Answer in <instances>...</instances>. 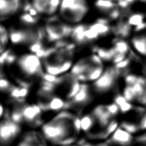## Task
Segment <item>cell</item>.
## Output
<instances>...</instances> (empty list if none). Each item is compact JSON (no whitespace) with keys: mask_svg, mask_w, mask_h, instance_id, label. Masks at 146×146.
I'll return each instance as SVG.
<instances>
[{"mask_svg":"<svg viewBox=\"0 0 146 146\" xmlns=\"http://www.w3.org/2000/svg\"><path fill=\"white\" fill-rule=\"evenodd\" d=\"M85 0H62L60 10L65 19L76 23L82 20L87 12Z\"/></svg>","mask_w":146,"mask_h":146,"instance_id":"1","label":"cell"},{"mask_svg":"<svg viewBox=\"0 0 146 146\" xmlns=\"http://www.w3.org/2000/svg\"><path fill=\"white\" fill-rule=\"evenodd\" d=\"M72 28L57 20H52L46 25V33L49 41L59 40L72 34Z\"/></svg>","mask_w":146,"mask_h":146,"instance_id":"2","label":"cell"},{"mask_svg":"<svg viewBox=\"0 0 146 146\" xmlns=\"http://www.w3.org/2000/svg\"><path fill=\"white\" fill-rule=\"evenodd\" d=\"M19 65L27 75H40L42 76L40 60L36 54H27L21 57L19 60Z\"/></svg>","mask_w":146,"mask_h":146,"instance_id":"3","label":"cell"},{"mask_svg":"<svg viewBox=\"0 0 146 146\" xmlns=\"http://www.w3.org/2000/svg\"><path fill=\"white\" fill-rule=\"evenodd\" d=\"M119 74V70L116 68L106 70L94 83L96 90L99 92H103L110 89L113 87L115 79Z\"/></svg>","mask_w":146,"mask_h":146,"instance_id":"4","label":"cell"},{"mask_svg":"<svg viewBox=\"0 0 146 146\" xmlns=\"http://www.w3.org/2000/svg\"><path fill=\"white\" fill-rule=\"evenodd\" d=\"M62 0H32V6L40 14H53L60 9Z\"/></svg>","mask_w":146,"mask_h":146,"instance_id":"5","label":"cell"},{"mask_svg":"<svg viewBox=\"0 0 146 146\" xmlns=\"http://www.w3.org/2000/svg\"><path fill=\"white\" fill-rule=\"evenodd\" d=\"M20 128L18 124L11 120H6L1 124V141L2 144L9 142L19 132Z\"/></svg>","mask_w":146,"mask_h":146,"instance_id":"6","label":"cell"},{"mask_svg":"<svg viewBox=\"0 0 146 146\" xmlns=\"http://www.w3.org/2000/svg\"><path fill=\"white\" fill-rule=\"evenodd\" d=\"M21 0H0V12L1 17L14 14L19 9Z\"/></svg>","mask_w":146,"mask_h":146,"instance_id":"7","label":"cell"},{"mask_svg":"<svg viewBox=\"0 0 146 146\" xmlns=\"http://www.w3.org/2000/svg\"><path fill=\"white\" fill-rule=\"evenodd\" d=\"M133 137L130 133L124 129H118L113 133L111 141L122 145H128L133 142Z\"/></svg>","mask_w":146,"mask_h":146,"instance_id":"8","label":"cell"},{"mask_svg":"<svg viewBox=\"0 0 146 146\" xmlns=\"http://www.w3.org/2000/svg\"><path fill=\"white\" fill-rule=\"evenodd\" d=\"M132 44L138 53L146 57V31L134 36L132 39Z\"/></svg>","mask_w":146,"mask_h":146,"instance_id":"9","label":"cell"},{"mask_svg":"<svg viewBox=\"0 0 146 146\" xmlns=\"http://www.w3.org/2000/svg\"><path fill=\"white\" fill-rule=\"evenodd\" d=\"M90 99L89 92H88V87L86 85H81V88L79 92L74 98H72L71 103L76 105H82L88 102Z\"/></svg>","mask_w":146,"mask_h":146,"instance_id":"10","label":"cell"},{"mask_svg":"<svg viewBox=\"0 0 146 146\" xmlns=\"http://www.w3.org/2000/svg\"><path fill=\"white\" fill-rule=\"evenodd\" d=\"M23 115L24 119L26 121L32 122L35 124V122L38 120V117L39 116L35 110L33 106H27L23 107Z\"/></svg>","mask_w":146,"mask_h":146,"instance_id":"11","label":"cell"},{"mask_svg":"<svg viewBox=\"0 0 146 146\" xmlns=\"http://www.w3.org/2000/svg\"><path fill=\"white\" fill-rule=\"evenodd\" d=\"M86 28H87L83 27V26H78L72 30V35L75 40L78 42L82 43L87 40L85 35Z\"/></svg>","mask_w":146,"mask_h":146,"instance_id":"12","label":"cell"},{"mask_svg":"<svg viewBox=\"0 0 146 146\" xmlns=\"http://www.w3.org/2000/svg\"><path fill=\"white\" fill-rule=\"evenodd\" d=\"M96 5L98 9L105 12L113 11L114 8V3L111 0H98Z\"/></svg>","mask_w":146,"mask_h":146,"instance_id":"13","label":"cell"},{"mask_svg":"<svg viewBox=\"0 0 146 146\" xmlns=\"http://www.w3.org/2000/svg\"><path fill=\"white\" fill-rule=\"evenodd\" d=\"M90 27L94 30L99 35H105L106 33H107L109 31L108 26L103 22L96 23L93 25L90 26Z\"/></svg>","mask_w":146,"mask_h":146,"instance_id":"14","label":"cell"},{"mask_svg":"<svg viewBox=\"0 0 146 146\" xmlns=\"http://www.w3.org/2000/svg\"><path fill=\"white\" fill-rule=\"evenodd\" d=\"M94 117L91 115H85L82 119V129L88 131L92 128L94 124Z\"/></svg>","mask_w":146,"mask_h":146,"instance_id":"15","label":"cell"},{"mask_svg":"<svg viewBox=\"0 0 146 146\" xmlns=\"http://www.w3.org/2000/svg\"><path fill=\"white\" fill-rule=\"evenodd\" d=\"M144 23V15L141 14H135L131 15L128 19V25L137 27Z\"/></svg>","mask_w":146,"mask_h":146,"instance_id":"16","label":"cell"},{"mask_svg":"<svg viewBox=\"0 0 146 146\" xmlns=\"http://www.w3.org/2000/svg\"><path fill=\"white\" fill-rule=\"evenodd\" d=\"M113 49H115L117 54L119 53L126 54L129 51V48L127 43L122 40L117 41L115 43V45Z\"/></svg>","mask_w":146,"mask_h":146,"instance_id":"17","label":"cell"},{"mask_svg":"<svg viewBox=\"0 0 146 146\" xmlns=\"http://www.w3.org/2000/svg\"><path fill=\"white\" fill-rule=\"evenodd\" d=\"M117 126H118V123L115 121H112L110 123H109L105 131L102 133H101V137L103 138H105L108 137L109 135L113 133H114L117 130Z\"/></svg>","mask_w":146,"mask_h":146,"instance_id":"18","label":"cell"},{"mask_svg":"<svg viewBox=\"0 0 146 146\" xmlns=\"http://www.w3.org/2000/svg\"><path fill=\"white\" fill-rule=\"evenodd\" d=\"M122 127L123 129L126 130L127 132L130 133H135L139 131V127L138 125L134 123H129V122H124L122 124Z\"/></svg>","mask_w":146,"mask_h":146,"instance_id":"19","label":"cell"},{"mask_svg":"<svg viewBox=\"0 0 146 146\" xmlns=\"http://www.w3.org/2000/svg\"><path fill=\"white\" fill-rule=\"evenodd\" d=\"M21 21L26 25H32L36 22V19L35 16L30 14V13H26L21 17Z\"/></svg>","mask_w":146,"mask_h":146,"instance_id":"20","label":"cell"},{"mask_svg":"<svg viewBox=\"0 0 146 146\" xmlns=\"http://www.w3.org/2000/svg\"><path fill=\"white\" fill-rule=\"evenodd\" d=\"M0 41H1V52L2 53L4 46L8 42L7 32L3 26L1 27V38H0Z\"/></svg>","mask_w":146,"mask_h":146,"instance_id":"21","label":"cell"},{"mask_svg":"<svg viewBox=\"0 0 146 146\" xmlns=\"http://www.w3.org/2000/svg\"><path fill=\"white\" fill-rule=\"evenodd\" d=\"M85 35V37H86V39H87V40H92L94 39H96V38H98V36H100L90 27L86 28Z\"/></svg>","mask_w":146,"mask_h":146,"instance_id":"22","label":"cell"},{"mask_svg":"<svg viewBox=\"0 0 146 146\" xmlns=\"http://www.w3.org/2000/svg\"><path fill=\"white\" fill-rule=\"evenodd\" d=\"M106 108H107L108 111L111 116L115 115L118 113L119 111L120 110L119 106L117 105L115 103L111 104V105H108L106 106Z\"/></svg>","mask_w":146,"mask_h":146,"instance_id":"23","label":"cell"},{"mask_svg":"<svg viewBox=\"0 0 146 146\" xmlns=\"http://www.w3.org/2000/svg\"><path fill=\"white\" fill-rule=\"evenodd\" d=\"M43 48L42 44V41H38L36 42L33 43L30 45V50L32 52V53H36Z\"/></svg>","mask_w":146,"mask_h":146,"instance_id":"24","label":"cell"},{"mask_svg":"<svg viewBox=\"0 0 146 146\" xmlns=\"http://www.w3.org/2000/svg\"><path fill=\"white\" fill-rule=\"evenodd\" d=\"M12 86L10 85V83L8 82L6 79H4L3 78L1 77V82H0V88L2 91H9L11 88Z\"/></svg>","mask_w":146,"mask_h":146,"instance_id":"25","label":"cell"},{"mask_svg":"<svg viewBox=\"0 0 146 146\" xmlns=\"http://www.w3.org/2000/svg\"><path fill=\"white\" fill-rule=\"evenodd\" d=\"M119 108H120V110H121L122 112H123V113H126V112L129 111L131 110V109L133 108V105L129 102V101H126V102L124 103L123 105L120 106Z\"/></svg>","mask_w":146,"mask_h":146,"instance_id":"26","label":"cell"},{"mask_svg":"<svg viewBox=\"0 0 146 146\" xmlns=\"http://www.w3.org/2000/svg\"><path fill=\"white\" fill-rule=\"evenodd\" d=\"M74 127L77 132H79L82 129V119H80L79 117L74 119Z\"/></svg>","mask_w":146,"mask_h":146,"instance_id":"27","label":"cell"},{"mask_svg":"<svg viewBox=\"0 0 146 146\" xmlns=\"http://www.w3.org/2000/svg\"><path fill=\"white\" fill-rule=\"evenodd\" d=\"M126 101H127L126 100V98L124 97V96H122L121 95H119L117 96L115 99V103L119 106L123 105V104L124 103H126Z\"/></svg>","mask_w":146,"mask_h":146,"instance_id":"28","label":"cell"},{"mask_svg":"<svg viewBox=\"0 0 146 146\" xmlns=\"http://www.w3.org/2000/svg\"><path fill=\"white\" fill-rule=\"evenodd\" d=\"M129 63V60L128 59H124V60H122L121 62H119V63L117 64L115 67L118 69H123L128 66Z\"/></svg>","mask_w":146,"mask_h":146,"instance_id":"29","label":"cell"},{"mask_svg":"<svg viewBox=\"0 0 146 146\" xmlns=\"http://www.w3.org/2000/svg\"><path fill=\"white\" fill-rule=\"evenodd\" d=\"M72 65V62L70 60H66L65 61L63 64L61 65V68L62 72H64L67 71L70 67H71Z\"/></svg>","mask_w":146,"mask_h":146,"instance_id":"30","label":"cell"},{"mask_svg":"<svg viewBox=\"0 0 146 146\" xmlns=\"http://www.w3.org/2000/svg\"><path fill=\"white\" fill-rule=\"evenodd\" d=\"M15 56L14 55V54H10V53L9 56H8V57L6 59V61H5V62L8 64H10V63H12V62H14L15 61Z\"/></svg>","mask_w":146,"mask_h":146,"instance_id":"31","label":"cell"},{"mask_svg":"<svg viewBox=\"0 0 146 146\" xmlns=\"http://www.w3.org/2000/svg\"><path fill=\"white\" fill-rule=\"evenodd\" d=\"M3 106L1 105V112H0V114H1V116L2 117V115H3Z\"/></svg>","mask_w":146,"mask_h":146,"instance_id":"32","label":"cell"},{"mask_svg":"<svg viewBox=\"0 0 146 146\" xmlns=\"http://www.w3.org/2000/svg\"><path fill=\"white\" fill-rule=\"evenodd\" d=\"M83 146H92V145H89V144H83Z\"/></svg>","mask_w":146,"mask_h":146,"instance_id":"33","label":"cell"},{"mask_svg":"<svg viewBox=\"0 0 146 146\" xmlns=\"http://www.w3.org/2000/svg\"><path fill=\"white\" fill-rule=\"evenodd\" d=\"M140 1H144V2H146V0H140Z\"/></svg>","mask_w":146,"mask_h":146,"instance_id":"34","label":"cell"},{"mask_svg":"<svg viewBox=\"0 0 146 146\" xmlns=\"http://www.w3.org/2000/svg\"><path fill=\"white\" fill-rule=\"evenodd\" d=\"M145 71H146V69H145Z\"/></svg>","mask_w":146,"mask_h":146,"instance_id":"35","label":"cell"}]
</instances>
